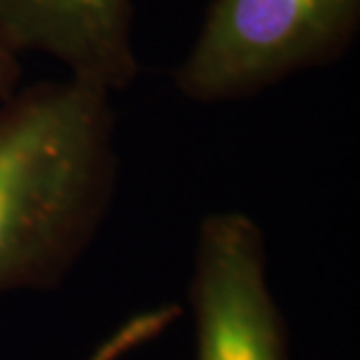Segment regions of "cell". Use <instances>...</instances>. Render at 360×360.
<instances>
[{"label":"cell","mask_w":360,"mask_h":360,"mask_svg":"<svg viewBox=\"0 0 360 360\" xmlns=\"http://www.w3.org/2000/svg\"><path fill=\"white\" fill-rule=\"evenodd\" d=\"M110 94L40 82L0 108V292L54 283L91 241L115 185Z\"/></svg>","instance_id":"cell-1"},{"label":"cell","mask_w":360,"mask_h":360,"mask_svg":"<svg viewBox=\"0 0 360 360\" xmlns=\"http://www.w3.org/2000/svg\"><path fill=\"white\" fill-rule=\"evenodd\" d=\"M360 0H213L176 87L199 103H225L319 68L347 52Z\"/></svg>","instance_id":"cell-2"},{"label":"cell","mask_w":360,"mask_h":360,"mask_svg":"<svg viewBox=\"0 0 360 360\" xmlns=\"http://www.w3.org/2000/svg\"><path fill=\"white\" fill-rule=\"evenodd\" d=\"M197 360H288L260 225L241 211L199 227L192 276Z\"/></svg>","instance_id":"cell-3"},{"label":"cell","mask_w":360,"mask_h":360,"mask_svg":"<svg viewBox=\"0 0 360 360\" xmlns=\"http://www.w3.org/2000/svg\"><path fill=\"white\" fill-rule=\"evenodd\" d=\"M0 38L19 56L59 61L70 80L110 96L139 75L134 0H0Z\"/></svg>","instance_id":"cell-4"},{"label":"cell","mask_w":360,"mask_h":360,"mask_svg":"<svg viewBox=\"0 0 360 360\" xmlns=\"http://www.w3.org/2000/svg\"><path fill=\"white\" fill-rule=\"evenodd\" d=\"M178 309L176 307H160V309H148L134 319L115 330L110 337H105L103 344L94 351L89 360H120L131 354L134 349H139L141 344L150 342L157 337L162 330H167L171 323L176 321Z\"/></svg>","instance_id":"cell-5"},{"label":"cell","mask_w":360,"mask_h":360,"mask_svg":"<svg viewBox=\"0 0 360 360\" xmlns=\"http://www.w3.org/2000/svg\"><path fill=\"white\" fill-rule=\"evenodd\" d=\"M21 77V61L14 49L0 38V108L17 94V84Z\"/></svg>","instance_id":"cell-6"}]
</instances>
